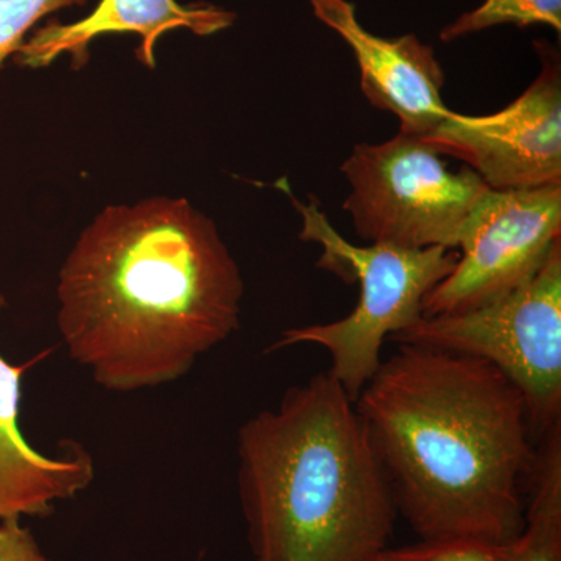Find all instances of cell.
I'll return each instance as SVG.
<instances>
[{"mask_svg":"<svg viewBox=\"0 0 561 561\" xmlns=\"http://www.w3.org/2000/svg\"><path fill=\"white\" fill-rule=\"evenodd\" d=\"M243 291L219 228L186 198L106 206L62 262L58 330L102 389H154L238 331Z\"/></svg>","mask_w":561,"mask_h":561,"instance_id":"6da1fadb","label":"cell"},{"mask_svg":"<svg viewBox=\"0 0 561 561\" xmlns=\"http://www.w3.org/2000/svg\"><path fill=\"white\" fill-rule=\"evenodd\" d=\"M391 496L420 540L507 545L538 443L522 390L489 362L400 343L354 400Z\"/></svg>","mask_w":561,"mask_h":561,"instance_id":"7a4b0ae2","label":"cell"},{"mask_svg":"<svg viewBox=\"0 0 561 561\" xmlns=\"http://www.w3.org/2000/svg\"><path fill=\"white\" fill-rule=\"evenodd\" d=\"M238 493L253 561H378L398 518L356 405L328 371L242 424Z\"/></svg>","mask_w":561,"mask_h":561,"instance_id":"3957f363","label":"cell"},{"mask_svg":"<svg viewBox=\"0 0 561 561\" xmlns=\"http://www.w3.org/2000/svg\"><path fill=\"white\" fill-rule=\"evenodd\" d=\"M283 190L301 216V241L323 249L317 267L348 284H359V301L341 320L284 331L271 351L320 346L330 354L331 378L354 401L378 371L383 343L424 316V298L456 267L459 251L443 247L411 250L387 243L354 245L332 227L316 197L301 203L287 184Z\"/></svg>","mask_w":561,"mask_h":561,"instance_id":"277c9868","label":"cell"},{"mask_svg":"<svg viewBox=\"0 0 561 561\" xmlns=\"http://www.w3.org/2000/svg\"><path fill=\"white\" fill-rule=\"evenodd\" d=\"M390 341L489 362L522 390L540 442L561 424V242L504 297L471 311L423 316Z\"/></svg>","mask_w":561,"mask_h":561,"instance_id":"5b68a950","label":"cell"},{"mask_svg":"<svg viewBox=\"0 0 561 561\" xmlns=\"http://www.w3.org/2000/svg\"><path fill=\"white\" fill-rule=\"evenodd\" d=\"M342 172L351 187L343 209L354 231L401 249L457 250L472 209L490 190L470 168L449 171L427 140L402 131L354 146Z\"/></svg>","mask_w":561,"mask_h":561,"instance_id":"8992f818","label":"cell"},{"mask_svg":"<svg viewBox=\"0 0 561 561\" xmlns=\"http://www.w3.org/2000/svg\"><path fill=\"white\" fill-rule=\"evenodd\" d=\"M561 242V186L483 194L461 231L453 272L424 298V316L471 311L530 279Z\"/></svg>","mask_w":561,"mask_h":561,"instance_id":"52a82bcc","label":"cell"},{"mask_svg":"<svg viewBox=\"0 0 561 561\" xmlns=\"http://www.w3.org/2000/svg\"><path fill=\"white\" fill-rule=\"evenodd\" d=\"M540 72L507 108L486 116L451 111L424 140L467 162L493 191L561 186V57L534 41Z\"/></svg>","mask_w":561,"mask_h":561,"instance_id":"ba28073f","label":"cell"},{"mask_svg":"<svg viewBox=\"0 0 561 561\" xmlns=\"http://www.w3.org/2000/svg\"><path fill=\"white\" fill-rule=\"evenodd\" d=\"M313 16L345 41L360 72V88L375 108L400 119V131L430 135L451 110L442 90L445 72L431 46L413 33L386 38L364 27L350 0H309Z\"/></svg>","mask_w":561,"mask_h":561,"instance_id":"9c48e42d","label":"cell"},{"mask_svg":"<svg viewBox=\"0 0 561 561\" xmlns=\"http://www.w3.org/2000/svg\"><path fill=\"white\" fill-rule=\"evenodd\" d=\"M236 13L210 3L181 5L179 0H101L88 16L69 24L49 21L33 31L14 54L25 68H46L69 55L73 69L90 60L92 41L117 33H135L140 44L136 58L147 68L157 66L158 39L175 28L197 36H213L230 28Z\"/></svg>","mask_w":561,"mask_h":561,"instance_id":"30bf717a","label":"cell"},{"mask_svg":"<svg viewBox=\"0 0 561 561\" xmlns=\"http://www.w3.org/2000/svg\"><path fill=\"white\" fill-rule=\"evenodd\" d=\"M24 368L0 356V523L49 515L87 490L95 474L91 454L79 443L65 442L60 456L49 457L25 440L20 427Z\"/></svg>","mask_w":561,"mask_h":561,"instance_id":"8fae6325","label":"cell"},{"mask_svg":"<svg viewBox=\"0 0 561 561\" xmlns=\"http://www.w3.org/2000/svg\"><path fill=\"white\" fill-rule=\"evenodd\" d=\"M504 561H561V424L538 442L523 527L508 542Z\"/></svg>","mask_w":561,"mask_h":561,"instance_id":"7c38bea8","label":"cell"},{"mask_svg":"<svg viewBox=\"0 0 561 561\" xmlns=\"http://www.w3.org/2000/svg\"><path fill=\"white\" fill-rule=\"evenodd\" d=\"M500 25L519 28L546 25L560 36L561 0H483L481 5L465 11L457 20L445 25L440 39L453 43Z\"/></svg>","mask_w":561,"mask_h":561,"instance_id":"4fadbf2b","label":"cell"},{"mask_svg":"<svg viewBox=\"0 0 561 561\" xmlns=\"http://www.w3.org/2000/svg\"><path fill=\"white\" fill-rule=\"evenodd\" d=\"M507 545L481 538H434L401 548L389 546L378 561H504Z\"/></svg>","mask_w":561,"mask_h":561,"instance_id":"5bb4252c","label":"cell"},{"mask_svg":"<svg viewBox=\"0 0 561 561\" xmlns=\"http://www.w3.org/2000/svg\"><path fill=\"white\" fill-rule=\"evenodd\" d=\"M88 0H0V65L16 54L38 22L57 11L87 5Z\"/></svg>","mask_w":561,"mask_h":561,"instance_id":"9a60e30c","label":"cell"},{"mask_svg":"<svg viewBox=\"0 0 561 561\" xmlns=\"http://www.w3.org/2000/svg\"><path fill=\"white\" fill-rule=\"evenodd\" d=\"M0 561H54L21 519L0 523Z\"/></svg>","mask_w":561,"mask_h":561,"instance_id":"2e32d148","label":"cell"}]
</instances>
